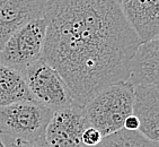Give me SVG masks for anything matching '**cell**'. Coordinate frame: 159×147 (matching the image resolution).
<instances>
[{
    "label": "cell",
    "instance_id": "3",
    "mask_svg": "<svg viewBox=\"0 0 159 147\" xmlns=\"http://www.w3.org/2000/svg\"><path fill=\"white\" fill-rule=\"evenodd\" d=\"M133 87L124 82L111 84L96 93L85 105L89 126L107 136L123 128L126 116L132 114Z\"/></svg>",
    "mask_w": 159,
    "mask_h": 147
},
{
    "label": "cell",
    "instance_id": "1",
    "mask_svg": "<svg viewBox=\"0 0 159 147\" xmlns=\"http://www.w3.org/2000/svg\"><path fill=\"white\" fill-rule=\"evenodd\" d=\"M42 58L85 105L111 84L128 78L140 44L117 0H46Z\"/></svg>",
    "mask_w": 159,
    "mask_h": 147
},
{
    "label": "cell",
    "instance_id": "13",
    "mask_svg": "<svg viewBox=\"0 0 159 147\" xmlns=\"http://www.w3.org/2000/svg\"><path fill=\"white\" fill-rule=\"evenodd\" d=\"M103 137H104V136L102 135V132L93 126L87 127V128L84 130L83 136H81L83 143L86 147H95L96 145H98L101 143Z\"/></svg>",
    "mask_w": 159,
    "mask_h": 147
},
{
    "label": "cell",
    "instance_id": "12",
    "mask_svg": "<svg viewBox=\"0 0 159 147\" xmlns=\"http://www.w3.org/2000/svg\"><path fill=\"white\" fill-rule=\"evenodd\" d=\"M95 147H159L158 141L144 137L140 131H131L122 128L107 136Z\"/></svg>",
    "mask_w": 159,
    "mask_h": 147
},
{
    "label": "cell",
    "instance_id": "16",
    "mask_svg": "<svg viewBox=\"0 0 159 147\" xmlns=\"http://www.w3.org/2000/svg\"><path fill=\"white\" fill-rule=\"evenodd\" d=\"M0 147H7L6 145H5V144L2 143V140H1V138H0Z\"/></svg>",
    "mask_w": 159,
    "mask_h": 147
},
{
    "label": "cell",
    "instance_id": "2",
    "mask_svg": "<svg viewBox=\"0 0 159 147\" xmlns=\"http://www.w3.org/2000/svg\"><path fill=\"white\" fill-rule=\"evenodd\" d=\"M51 107L34 100L19 101L0 107V138L7 147L44 139Z\"/></svg>",
    "mask_w": 159,
    "mask_h": 147
},
{
    "label": "cell",
    "instance_id": "11",
    "mask_svg": "<svg viewBox=\"0 0 159 147\" xmlns=\"http://www.w3.org/2000/svg\"><path fill=\"white\" fill-rule=\"evenodd\" d=\"M33 100L23 73L0 64V107Z\"/></svg>",
    "mask_w": 159,
    "mask_h": 147
},
{
    "label": "cell",
    "instance_id": "7",
    "mask_svg": "<svg viewBox=\"0 0 159 147\" xmlns=\"http://www.w3.org/2000/svg\"><path fill=\"white\" fill-rule=\"evenodd\" d=\"M46 0H0V50L19 27L44 17Z\"/></svg>",
    "mask_w": 159,
    "mask_h": 147
},
{
    "label": "cell",
    "instance_id": "8",
    "mask_svg": "<svg viewBox=\"0 0 159 147\" xmlns=\"http://www.w3.org/2000/svg\"><path fill=\"white\" fill-rule=\"evenodd\" d=\"M117 2L140 43L158 39L159 0H117Z\"/></svg>",
    "mask_w": 159,
    "mask_h": 147
},
{
    "label": "cell",
    "instance_id": "4",
    "mask_svg": "<svg viewBox=\"0 0 159 147\" xmlns=\"http://www.w3.org/2000/svg\"><path fill=\"white\" fill-rule=\"evenodd\" d=\"M45 33L44 17L35 18L23 25L1 48L0 64L24 73L28 66L42 58Z\"/></svg>",
    "mask_w": 159,
    "mask_h": 147
},
{
    "label": "cell",
    "instance_id": "9",
    "mask_svg": "<svg viewBox=\"0 0 159 147\" xmlns=\"http://www.w3.org/2000/svg\"><path fill=\"white\" fill-rule=\"evenodd\" d=\"M132 113L139 119V131L153 141L159 140V85L134 86Z\"/></svg>",
    "mask_w": 159,
    "mask_h": 147
},
{
    "label": "cell",
    "instance_id": "15",
    "mask_svg": "<svg viewBox=\"0 0 159 147\" xmlns=\"http://www.w3.org/2000/svg\"><path fill=\"white\" fill-rule=\"evenodd\" d=\"M18 147H49L46 145L45 139H41V140L35 141H27V143H21Z\"/></svg>",
    "mask_w": 159,
    "mask_h": 147
},
{
    "label": "cell",
    "instance_id": "6",
    "mask_svg": "<svg viewBox=\"0 0 159 147\" xmlns=\"http://www.w3.org/2000/svg\"><path fill=\"white\" fill-rule=\"evenodd\" d=\"M88 126L84 107L74 102L53 111L44 139L49 147H86L81 136Z\"/></svg>",
    "mask_w": 159,
    "mask_h": 147
},
{
    "label": "cell",
    "instance_id": "5",
    "mask_svg": "<svg viewBox=\"0 0 159 147\" xmlns=\"http://www.w3.org/2000/svg\"><path fill=\"white\" fill-rule=\"evenodd\" d=\"M23 75L34 101L52 110L74 103L63 78L43 58L28 66Z\"/></svg>",
    "mask_w": 159,
    "mask_h": 147
},
{
    "label": "cell",
    "instance_id": "10",
    "mask_svg": "<svg viewBox=\"0 0 159 147\" xmlns=\"http://www.w3.org/2000/svg\"><path fill=\"white\" fill-rule=\"evenodd\" d=\"M159 40L141 42L130 61L126 82L134 86L159 85Z\"/></svg>",
    "mask_w": 159,
    "mask_h": 147
},
{
    "label": "cell",
    "instance_id": "14",
    "mask_svg": "<svg viewBox=\"0 0 159 147\" xmlns=\"http://www.w3.org/2000/svg\"><path fill=\"white\" fill-rule=\"evenodd\" d=\"M123 128L126 129V130H131V131H139V128H140L139 119L133 113L130 114V116H126V119L124 120Z\"/></svg>",
    "mask_w": 159,
    "mask_h": 147
}]
</instances>
